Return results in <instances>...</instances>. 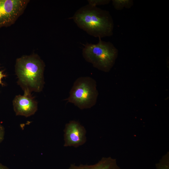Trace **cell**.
<instances>
[{"label":"cell","mask_w":169,"mask_h":169,"mask_svg":"<svg viewBox=\"0 0 169 169\" xmlns=\"http://www.w3.org/2000/svg\"><path fill=\"white\" fill-rule=\"evenodd\" d=\"M80 28L95 37L110 36L113 22L109 13L89 4L78 9L71 18Z\"/></svg>","instance_id":"obj_1"},{"label":"cell","mask_w":169,"mask_h":169,"mask_svg":"<svg viewBox=\"0 0 169 169\" xmlns=\"http://www.w3.org/2000/svg\"><path fill=\"white\" fill-rule=\"evenodd\" d=\"M43 61L37 54L23 55L17 58L15 72L18 84L24 92H40L44 84Z\"/></svg>","instance_id":"obj_2"},{"label":"cell","mask_w":169,"mask_h":169,"mask_svg":"<svg viewBox=\"0 0 169 169\" xmlns=\"http://www.w3.org/2000/svg\"><path fill=\"white\" fill-rule=\"evenodd\" d=\"M96 44L87 43L82 50L83 56L94 67L105 72L109 71L117 57L118 51L112 44L99 38Z\"/></svg>","instance_id":"obj_3"},{"label":"cell","mask_w":169,"mask_h":169,"mask_svg":"<svg viewBox=\"0 0 169 169\" xmlns=\"http://www.w3.org/2000/svg\"><path fill=\"white\" fill-rule=\"evenodd\" d=\"M96 81L92 78L81 77L74 81L69 97L65 100L81 110L90 108L96 103L98 95Z\"/></svg>","instance_id":"obj_4"},{"label":"cell","mask_w":169,"mask_h":169,"mask_svg":"<svg viewBox=\"0 0 169 169\" xmlns=\"http://www.w3.org/2000/svg\"><path fill=\"white\" fill-rule=\"evenodd\" d=\"M29 2V0H0V28L14 24Z\"/></svg>","instance_id":"obj_5"},{"label":"cell","mask_w":169,"mask_h":169,"mask_svg":"<svg viewBox=\"0 0 169 169\" xmlns=\"http://www.w3.org/2000/svg\"><path fill=\"white\" fill-rule=\"evenodd\" d=\"M64 131V147H78L86 141V130L77 121L71 120L66 124Z\"/></svg>","instance_id":"obj_6"},{"label":"cell","mask_w":169,"mask_h":169,"mask_svg":"<svg viewBox=\"0 0 169 169\" xmlns=\"http://www.w3.org/2000/svg\"><path fill=\"white\" fill-rule=\"evenodd\" d=\"M14 110L17 115L29 117L34 115L38 109L37 102L31 93L24 92L23 95L16 96L13 101Z\"/></svg>","instance_id":"obj_7"},{"label":"cell","mask_w":169,"mask_h":169,"mask_svg":"<svg viewBox=\"0 0 169 169\" xmlns=\"http://www.w3.org/2000/svg\"><path fill=\"white\" fill-rule=\"evenodd\" d=\"M68 169H120L115 159L103 157L96 163L91 165L80 164L76 166L71 164Z\"/></svg>","instance_id":"obj_8"},{"label":"cell","mask_w":169,"mask_h":169,"mask_svg":"<svg viewBox=\"0 0 169 169\" xmlns=\"http://www.w3.org/2000/svg\"><path fill=\"white\" fill-rule=\"evenodd\" d=\"M156 169H169V153L164 155L156 164Z\"/></svg>","instance_id":"obj_9"},{"label":"cell","mask_w":169,"mask_h":169,"mask_svg":"<svg viewBox=\"0 0 169 169\" xmlns=\"http://www.w3.org/2000/svg\"><path fill=\"white\" fill-rule=\"evenodd\" d=\"M113 4L115 8L117 9H120L124 6H128L130 3L128 0H113Z\"/></svg>","instance_id":"obj_10"},{"label":"cell","mask_w":169,"mask_h":169,"mask_svg":"<svg viewBox=\"0 0 169 169\" xmlns=\"http://www.w3.org/2000/svg\"><path fill=\"white\" fill-rule=\"evenodd\" d=\"M87 1L89 4L95 6L107 4L110 2L109 0H88Z\"/></svg>","instance_id":"obj_11"},{"label":"cell","mask_w":169,"mask_h":169,"mask_svg":"<svg viewBox=\"0 0 169 169\" xmlns=\"http://www.w3.org/2000/svg\"><path fill=\"white\" fill-rule=\"evenodd\" d=\"M5 129L4 127L0 123V144L4 139Z\"/></svg>","instance_id":"obj_12"},{"label":"cell","mask_w":169,"mask_h":169,"mask_svg":"<svg viewBox=\"0 0 169 169\" xmlns=\"http://www.w3.org/2000/svg\"><path fill=\"white\" fill-rule=\"evenodd\" d=\"M0 169H9L7 166L3 165L0 163Z\"/></svg>","instance_id":"obj_13"},{"label":"cell","mask_w":169,"mask_h":169,"mask_svg":"<svg viewBox=\"0 0 169 169\" xmlns=\"http://www.w3.org/2000/svg\"><path fill=\"white\" fill-rule=\"evenodd\" d=\"M4 76V75L2 73V72L0 71V84L2 83V79Z\"/></svg>","instance_id":"obj_14"}]
</instances>
